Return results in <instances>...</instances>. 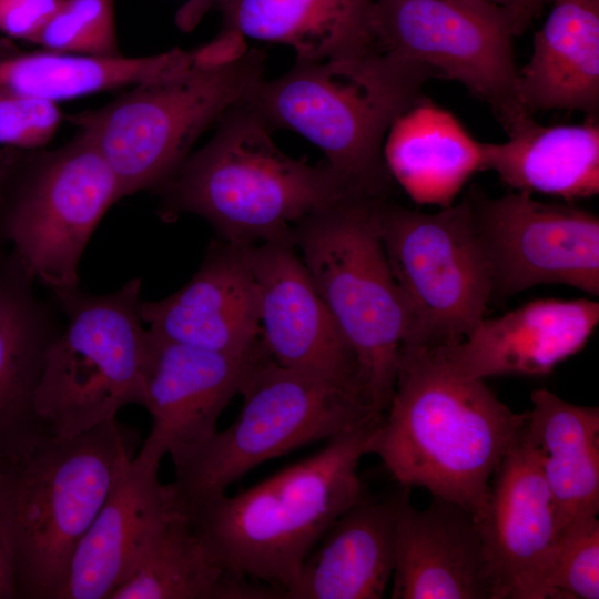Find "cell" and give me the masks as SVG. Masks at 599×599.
<instances>
[{"label": "cell", "instance_id": "e0dca14e", "mask_svg": "<svg viewBox=\"0 0 599 599\" xmlns=\"http://www.w3.org/2000/svg\"><path fill=\"white\" fill-rule=\"evenodd\" d=\"M150 334L144 407L152 417V428L141 450L162 459L217 430L220 415L238 394L263 344L247 356H235Z\"/></svg>", "mask_w": 599, "mask_h": 599}, {"label": "cell", "instance_id": "603a6c76", "mask_svg": "<svg viewBox=\"0 0 599 599\" xmlns=\"http://www.w3.org/2000/svg\"><path fill=\"white\" fill-rule=\"evenodd\" d=\"M222 32L286 44L296 60L348 62L380 52L374 0H213Z\"/></svg>", "mask_w": 599, "mask_h": 599}, {"label": "cell", "instance_id": "7402d4cb", "mask_svg": "<svg viewBox=\"0 0 599 599\" xmlns=\"http://www.w3.org/2000/svg\"><path fill=\"white\" fill-rule=\"evenodd\" d=\"M403 493L364 496L339 515L305 558L284 599H380L392 580Z\"/></svg>", "mask_w": 599, "mask_h": 599}, {"label": "cell", "instance_id": "6da1fadb", "mask_svg": "<svg viewBox=\"0 0 599 599\" xmlns=\"http://www.w3.org/2000/svg\"><path fill=\"white\" fill-rule=\"evenodd\" d=\"M527 412L501 403L484 379L459 374L445 348L402 346L373 453L404 488L423 487L480 519L490 481Z\"/></svg>", "mask_w": 599, "mask_h": 599}, {"label": "cell", "instance_id": "9c48e42d", "mask_svg": "<svg viewBox=\"0 0 599 599\" xmlns=\"http://www.w3.org/2000/svg\"><path fill=\"white\" fill-rule=\"evenodd\" d=\"M142 280L95 295L78 287L51 292L65 324L49 345L35 392L48 432L72 437L145 404L152 337L141 318Z\"/></svg>", "mask_w": 599, "mask_h": 599}, {"label": "cell", "instance_id": "d4e9b609", "mask_svg": "<svg viewBox=\"0 0 599 599\" xmlns=\"http://www.w3.org/2000/svg\"><path fill=\"white\" fill-rule=\"evenodd\" d=\"M386 167L418 205H453L470 177L484 171V142L448 110L423 95L390 125Z\"/></svg>", "mask_w": 599, "mask_h": 599}, {"label": "cell", "instance_id": "5bb4252c", "mask_svg": "<svg viewBox=\"0 0 599 599\" xmlns=\"http://www.w3.org/2000/svg\"><path fill=\"white\" fill-rule=\"evenodd\" d=\"M247 255L258 293L261 342L268 356L285 368L355 390L367 400L355 355L291 234L248 245Z\"/></svg>", "mask_w": 599, "mask_h": 599}, {"label": "cell", "instance_id": "f1b7e54d", "mask_svg": "<svg viewBox=\"0 0 599 599\" xmlns=\"http://www.w3.org/2000/svg\"><path fill=\"white\" fill-rule=\"evenodd\" d=\"M50 51L118 57L114 0H62L32 41Z\"/></svg>", "mask_w": 599, "mask_h": 599}, {"label": "cell", "instance_id": "ffe728a7", "mask_svg": "<svg viewBox=\"0 0 599 599\" xmlns=\"http://www.w3.org/2000/svg\"><path fill=\"white\" fill-rule=\"evenodd\" d=\"M3 248L0 255V466L50 434L35 410L45 352L62 329L55 302Z\"/></svg>", "mask_w": 599, "mask_h": 599}, {"label": "cell", "instance_id": "cb8c5ba5", "mask_svg": "<svg viewBox=\"0 0 599 599\" xmlns=\"http://www.w3.org/2000/svg\"><path fill=\"white\" fill-rule=\"evenodd\" d=\"M518 71L526 111H578L599 119V0H551Z\"/></svg>", "mask_w": 599, "mask_h": 599}, {"label": "cell", "instance_id": "d6a6232c", "mask_svg": "<svg viewBox=\"0 0 599 599\" xmlns=\"http://www.w3.org/2000/svg\"><path fill=\"white\" fill-rule=\"evenodd\" d=\"M551 0H485L511 24L517 37L522 34Z\"/></svg>", "mask_w": 599, "mask_h": 599}, {"label": "cell", "instance_id": "4fadbf2b", "mask_svg": "<svg viewBox=\"0 0 599 599\" xmlns=\"http://www.w3.org/2000/svg\"><path fill=\"white\" fill-rule=\"evenodd\" d=\"M466 197L490 271L491 300L539 284L599 295V219L572 202H544L514 191L491 197L478 185Z\"/></svg>", "mask_w": 599, "mask_h": 599}, {"label": "cell", "instance_id": "8992f818", "mask_svg": "<svg viewBox=\"0 0 599 599\" xmlns=\"http://www.w3.org/2000/svg\"><path fill=\"white\" fill-rule=\"evenodd\" d=\"M383 200L345 196L298 221L291 237L355 355L368 403L384 415L408 322L380 238Z\"/></svg>", "mask_w": 599, "mask_h": 599}, {"label": "cell", "instance_id": "44dd1931", "mask_svg": "<svg viewBox=\"0 0 599 599\" xmlns=\"http://www.w3.org/2000/svg\"><path fill=\"white\" fill-rule=\"evenodd\" d=\"M598 323L599 303L593 300L539 298L484 317L463 341L443 347L465 377L540 376L579 353Z\"/></svg>", "mask_w": 599, "mask_h": 599}, {"label": "cell", "instance_id": "836d02e7", "mask_svg": "<svg viewBox=\"0 0 599 599\" xmlns=\"http://www.w3.org/2000/svg\"><path fill=\"white\" fill-rule=\"evenodd\" d=\"M18 598L13 571L0 529V599Z\"/></svg>", "mask_w": 599, "mask_h": 599}, {"label": "cell", "instance_id": "9a60e30c", "mask_svg": "<svg viewBox=\"0 0 599 599\" xmlns=\"http://www.w3.org/2000/svg\"><path fill=\"white\" fill-rule=\"evenodd\" d=\"M477 524L493 599H551L546 576L559 528L525 425L493 475L486 510Z\"/></svg>", "mask_w": 599, "mask_h": 599}, {"label": "cell", "instance_id": "484cf974", "mask_svg": "<svg viewBox=\"0 0 599 599\" xmlns=\"http://www.w3.org/2000/svg\"><path fill=\"white\" fill-rule=\"evenodd\" d=\"M499 143L484 142V171L514 191L565 202L599 193V119L541 125L532 118Z\"/></svg>", "mask_w": 599, "mask_h": 599}, {"label": "cell", "instance_id": "d6986e66", "mask_svg": "<svg viewBox=\"0 0 599 599\" xmlns=\"http://www.w3.org/2000/svg\"><path fill=\"white\" fill-rule=\"evenodd\" d=\"M393 599H493L477 519L467 508L433 497L415 508L404 488L395 526Z\"/></svg>", "mask_w": 599, "mask_h": 599}, {"label": "cell", "instance_id": "83f0119b", "mask_svg": "<svg viewBox=\"0 0 599 599\" xmlns=\"http://www.w3.org/2000/svg\"><path fill=\"white\" fill-rule=\"evenodd\" d=\"M109 599H283V592L216 565L187 515L175 508L156 527L133 571Z\"/></svg>", "mask_w": 599, "mask_h": 599}, {"label": "cell", "instance_id": "4dcf8cb0", "mask_svg": "<svg viewBox=\"0 0 599 599\" xmlns=\"http://www.w3.org/2000/svg\"><path fill=\"white\" fill-rule=\"evenodd\" d=\"M62 114L54 101L14 98L0 101V145L40 149L54 136Z\"/></svg>", "mask_w": 599, "mask_h": 599}, {"label": "cell", "instance_id": "7a4b0ae2", "mask_svg": "<svg viewBox=\"0 0 599 599\" xmlns=\"http://www.w3.org/2000/svg\"><path fill=\"white\" fill-rule=\"evenodd\" d=\"M383 417L328 439L316 454L246 490L186 510L211 559L278 589L284 599L323 534L365 496L358 464L373 453Z\"/></svg>", "mask_w": 599, "mask_h": 599}, {"label": "cell", "instance_id": "2e32d148", "mask_svg": "<svg viewBox=\"0 0 599 599\" xmlns=\"http://www.w3.org/2000/svg\"><path fill=\"white\" fill-rule=\"evenodd\" d=\"M247 246L212 242L192 278L173 294L141 303L154 335L235 356L261 344L260 304Z\"/></svg>", "mask_w": 599, "mask_h": 599}, {"label": "cell", "instance_id": "ba28073f", "mask_svg": "<svg viewBox=\"0 0 599 599\" xmlns=\"http://www.w3.org/2000/svg\"><path fill=\"white\" fill-rule=\"evenodd\" d=\"M265 53L244 49L217 62L141 82L125 94L69 115L111 167L121 199L166 182L199 136L263 78Z\"/></svg>", "mask_w": 599, "mask_h": 599}, {"label": "cell", "instance_id": "8fae6325", "mask_svg": "<svg viewBox=\"0 0 599 599\" xmlns=\"http://www.w3.org/2000/svg\"><path fill=\"white\" fill-rule=\"evenodd\" d=\"M383 246L408 322V346L463 341L485 317L493 285L466 197L435 213L378 204Z\"/></svg>", "mask_w": 599, "mask_h": 599}, {"label": "cell", "instance_id": "7c38bea8", "mask_svg": "<svg viewBox=\"0 0 599 599\" xmlns=\"http://www.w3.org/2000/svg\"><path fill=\"white\" fill-rule=\"evenodd\" d=\"M380 52L423 64L486 103L509 134L532 118L518 91L510 23L467 0H374Z\"/></svg>", "mask_w": 599, "mask_h": 599}, {"label": "cell", "instance_id": "4316f807", "mask_svg": "<svg viewBox=\"0 0 599 599\" xmlns=\"http://www.w3.org/2000/svg\"><path fill=\"white\" fill-rule=\"evenodd\" d=\"M525 432L550 490L559 532L599 514V408L580 406L541 388L531 394Z\"/></svg>", "mask_w": 599, "mask_h": 599}, {"label": "cell", "instance_id": "ac0fdd59", "mask_svg": "<svg viewBox=\"0 0 599 599\" xmlns=\"http://www.w3.org/2000/svg\"><path fill=\"white\" fill-rule=\"evenodd\" d=\"M160 463L141 449L122 463L73 554L62 599H109L160 522L179 508L170 484L159 479Z\"/></svg>", "mask_w": 599, "mask_h": 599}, {"label": "cell", "instance_id": "5b68a950", "mask_svg": "<svg viewBox=\"0 0 599 599\" xmlns=\"http://www.w3.org/2000/svg\"><path fill=\"white\" fill-rule=\"evenodd\" d=\"M216 123L212 139L154 190L162 220L195 214L220 240L246 246L290 235L302 219L349 196L326 164L283 153L242 100Z\"/></svg>", "mask_w": 599, "mask_h": 599}, {"label": "cell", "instance_id": "f546056e", "mask_svg": "<svg viewBox=\"0 0 599 599\" xmlns=\"http://www.w3.org/2000/svg\"><path fill=\"white\" fill-rule=\"evenodd\" d=\"M546 585L551 599L599 598L598 515L578 518L559 532Z\"/></svg>", "mask_w": 599, "mask_h": 599}, {"label": "cell", "instance_id": "277c9868", "mask_svg": "<svg viewBox=\"0 0 599 599\" xmlns=\"http://www.w3.org/2000/svg\"><path fill=\"white\" fill-rule=\"evenodd\" d=\"M135 437L111 419L72 437L48 434L0 466V529L18 598L62 599L73 554Z\"/></svg>", "mask_w": 599, "mask_h": 599}, {"label": "cell", "instance_id": "1f68e13d", "mask_svg": "<svg viewBox=\"0 0 599 599\" xmlns=\"http://www.w3.org/2000/svg\"><path fill=\"white\" fill-rule=\"evenodd\" d=\"M61 3L62 0H0V32L32 42Z\"/></svg>", "mask_w": 599, "mask_h": 599}, {"label": "cell", "instance_id": "30bf717a", "mask_svg": "<svg viewBox=\"0 0 599 599\" xmlns=\"http://www.w3.org/2000/svg\"><path fill=\"white\" fill-rule=\"evenodd\" d=\"M116 179L78 131L55 149H0V246L51 292L79 286V263Z\"/></svg>", "mask_w": 599, "mask_h": 599}, {"label": "cell", "instance_id": "d590c367", "mask_svg": "<svg viewBox=\"0 0 599 599\" xmlns=\"http://www.w3.org/2000/svg\"><path fill=\"white\" fill-rule=\"evenodd\" d=\"M2 248H3V247L0 246V255H1Z\"/></svg>", "mask_w": 599, "mask_h": 599}, {"label": "cell", "instance_id": "e575fe53", "mask_svg": "<svg viewBox=\"0 0 599 599\" xmlns=\"http://www.w3.org/2000/svg\"><path fill=\"white\" fill-rule=\"evenodd\" d=\"M467 1H473V2H476L478 4H483V6H486V7H489L487 6V3L485 2V0H467ZM490 8V7H489ZM493 9V8H491Z\"/></svg>", "mask_w": 599, "mask_h": 599}, {"label": "cell", "instance_id": "3957f363", "mask_svg": "<svg viewBox=\"0 0 599 599\" xmlns=\"http://www.w3.org/2000/svg\"><path fill=\"white\" fill-rule=\"evenodd\" d=\"M432 78V69L385 52L348 62L296 60L285 74L254 83L242 101L271 130H292L321 149L349 195L390 199L385 136Z\"/></svg>", "mask_w": 599, "mask_h": 599}, {"label": "cell", "instance_id": "52a82bcc", "mask_svg": "<svg viewBox=\"0 0 599 599\" xmlns=\"http://www.w3.org/2000/svg\"><path fill=\"white\" fill-rule=\"evenodd\" d=\"M238 394V417L207 439L170 455L177 507L190 508L226 493L254 467L306 445L380 419L357 392L285 368L264 346Z\"/></svg>", "mask_w": 599, "mask_h": 599}]
</instances>
